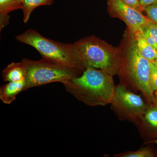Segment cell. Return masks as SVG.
I'll list each match as a JSON object with an SVG mask.
<instances>
[{"label":"cell","instance_id":"cell-12","mask_svg":"<svg viewBox=\"0 0 157 157\" xmlns=\"http://www.w3.org/2000/svg\"><path fill=\"white\" fill-rule=\"evenodd\" d=\"M54 0H23L21 10L23 13V21L27 23L32 12L37 7L41 6H50Z\"/></svg>","mask_w":157,"mask_h":157},{"label":"cell","instance_id":"cell-19","mask_svg":"<svg viewBox=\"0 0 157 157\" xmlns=\"http://www.w3.org/2000/svg\"><path fill=\"white\" fill-rule=\"evenodd\" d=\"M140 6L144 9L147 6L157 2V0H139Z\"/></svg>","mask_w":157,"mask_h":157},{"label":"cell","instance_id":"cell-18","mask_svg":"<svg viewBox=\"0 0 157 157\" xmlns=\"http://www.w3.org/2000/svg\"><path fill=\"white\" fill-rule=\"evenodd\" d=\"M121 1L128 6L136 9L137 11L141 12L144 11V9L140 6L139 0H121Z\"/></svg>","mask_w":157,"mask_h":157},{"label":"cell","instance_id":"cell-21","mask_svg":"<svg viewBox=\"0 0 157 157\" xmlns=\"http://www.w3.org/2000/svg\"><path fill=\"white\" fill-rule=\"evenodd\" d=\"M151 63L157 68V55L155 59V61H154L153 62H151Z\"/></svg>","mask_w":157,"mask_h":157},{"label":"cell","instance_id":"cell-22","mask_svg":"<svg viewBox=\"0 0 157 157\" xmlns=\"http://www.w3.org/2000/svg\"><path fill=\"white\" fill-rule=\"evenodd\" d=\"M151 143H155V144H157V140H153V141H152Z\"/></svg>","mask_w":157,"mask_h":157},{"label":"cell","instance_id":"cell-11","mask_svg":"<svg viewBox=\"0 0 157 157\" xmlns=\"http://www.w3.org/2000/svg\"><path fill=\"white\" fill-rule=\"evenodd\" d=\"M134 36L141 55L150 62L155 61L157 55V51L146 41L144 36L143 32H138L134 34Z\"/></svg>","mask_w":157,"mask_h":157},{"label":"cell","instance_id":"cell-1","mask_svg":"<svg viewBox=\"0 0 157 157\" xmlns=\"http://www.w3.org/2000/svg\"><path fill=\"white\" fill-rule=\"evenodd\" d=\"M119 47L120 83L134 92H140L149 104H154V92L149 81L151 62L140 53L134 34L127 29Z\"/></svg>","mask_w":157,"mask_h":157},{"label":"cell","instance_id":"cell-7","mask_svg":"<svg viewBox=\"0 0 157 157\" xmlns=\"http://www.w3.org/2000/svg\"><path fill=\"white\" fill-rule=\"evenodd\" d=\"M107 9L111 17H117L125 23L133 34L142 31L151 21L142 12L128 6L121 0H107Z\"/></svg>","mask_w":157,"mask_h":157},{"label":"cell","instance_id":"cell-2","mask_svg":"<svg viewBox=\"0 0 157 157\" xmlns=\"http://www.w3.org/2000/svg\"><path fill=\"white\" fill-rule=\"evenodd\" d=\"M113 76L87 66L81 75L63 85L68 93L86 105L105 106L110 104L114 94L116 85Z\"/></svg>","mask_w":157,"mask_h":157},{"label":"cell","instance_id":"cell-17","mask_svg":"<svg viewBox=\"0 0 157 157\" xmlns=\"http://www.w3.org/2000/svg\"><path fill=\"white\" fill-rule=\"evenodd\" d=\"M150 84L154 92L157 90V68L151 62Z\"/></svg>","mask_w":157,"mask_h":157},{"label":"cell","instance_id":"cell-20","mask_svg":"<svg viewBox=\"0 0 157 157\" xmlns=\"http://www.w3.org/2000/svg\"><path fill=\"white\" fill-rule=\"evenodd\" d=\"M155 104V105L157 106V90L154 92Z\"/></svg>","mask_w":157,"mask_h":157},{"label":"cell","instance_id":"cell-5","mask_svg":"<svg viewBox=\"0 0 157 157\" xmlns=\"http://www.w3.org/2000/svg\"><path fill=\"white\" fill-rule=\"evenodd\" d=\"M21 62L25 71V83L24 91L52 82L63 84L82 73L43 59L33 60L24 58Z\"/></svg>","mask_w":157,"mask_h":157},{"label":"cell","instance_id":"cell-10","mask_svg":"<svg viewBox=\"0 0 157 157\" xmlns=\"http://www.w3.org/2000/svg\"><path fill=\"white\" fill-rule=\"evenodd\" d=\"M25 71L22 62L12 63L2 72V76L5 82L19 81L25 78Z\"/></svg>","mask_w":157,"mask_h":157},{"label":"cell","instance_id":"cell-3","mask_svg":"<svg viewBox=\"0 0 157 157\" xmlns=\"http://www.w3.org/2000/svg\"><path fill=\"white\" fill-rule=\"evenodd\" d=\"M15 38L18 42L35 48L44 59L82 73L87 67L74 43L53 41L33 29H29Z\"/></svg>","mask_w":157,"mask_h":157},{"label":"cell","instance_id":"cell-15","mask_svg":"<svg viewBox=\"0 0 157 157\" xmlns=\"http://www.w3.org/2000/svg\"><path fill=\"white\" fill-rule=\"evenodd\" d=\"M143 33L147 42L157 51V25L151 22L143 29Z\"/></svg>","mask_w":157,"mask_h":157},{"label":"cell","instance_id":"cell-16","mask_svg":"<svg viewBox=\"0 0 157 157\" xmlns=\"http://www.w3.org/2000/svg\"><path fill=\"white\" fill-rule=\"evenodd\" d=\"M147 17L151 22L157 25V2L150 5L144 9Z\"/></svg>","mask_w":157,"mask_h":157},{"label":"cell","instance_id":"cell-9","mask_svg":"<svg viewBox=\"0 0 157 157\" xmlns=\"http://www.w3.org/2000/svg\"><path fill=\"white\" fill-rule=\"evenodd\" d=\"M25 77L19 81L8 82L0 88V99L4 104H11L16 99V96L24 91Z\"/></svg>","mask_w":157,"mask_h":157},{"label":"cell","instance_id":"cell-6","mask_svg":"<svg viewBox=\"0 0 157 157\" xmlns=\"http://www.w3.org/2000/svg\"><path fill=\"white\" fill-rule=\"evenodd\" d=\"M110 104V108L119 120L135 124L150 104L143 96L137 94L119 83L116 86Z\"/></svg>","mask_w":157,"mask_h":157},{"label":"cell","instance_id":"cell-13","mask_svg":"<svg viewBox=\"0 0 157 157\" xmlns=\"http://www.w3.org/2000/svg\"><path fill=\"white\" fill-rule=\"evenodd\" d=\"M23 0H0L1 18H9L8 14L12 11L22 9Z\"/></svg>","mask_w":157,"mask_h":157},{"label":"cell","instance_id":"cell-14","mask_svg":"<svg viewBox=\"0 0 157 157\" xmlns=\"http://www.w3.org/2000/svg\"><path fill=\"white\" fill-rule=\"evenodd\" d=\"M154 152L148 147H142L139 149L135 151H126L116 154L114 157H154Z\"/></svg>","mask_w":157,"mask_h":157},{"label":"cell","instance_id":"cell-8","mask_svg":"<svg viewBox=\"0 0 157 157\" xmlns=\"http://www.w3.org/2000/svg\"><path fill=\"white\" fill-rule=\"evenodd\" d=\"M135 124L145 144L157 140V106L150 104Z\"/></svg>","mask_w":157,"mask_h":157},{"label":"cell","instance_id":"cell-4","mask_svg":"<svg viewBox=\"0 0 157 157\" xmlns=\"http://www.w3.org/2000/svg\"><path fill=\"white\" fill-rule=\"evenodd\" d=\"M86 66L97 68L113 76L118 75L121 64L119 47H114L94 36L74 42Z\"/></svg>","mask_w":157,"mask_h":157}]
</instances>
